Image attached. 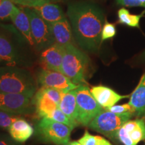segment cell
Here are the masks:
<instances>
[{
    "label": "cell",
    "mask_w": 145,
    "mask_h": 145,
    "mask_svg": "<svg viewBox=\"0 0 145 145\" xmlns=\"http://www.w3.org/2000/svg\"><path fill=\"white\" fill-rule=\"evenodd\" d=\"M64 48L57 43H54L42 50L40 56V63L42 69L61 72Z\"/></svg>",
    "instance_id": "11"
},
{
    "label": "cell",
    "mask_w": 145,
    "mask_h": 145,
    "mask_svg": "<svg viewBox=\"0 0 145 145\" xmlns=\"http://www.w3.org/2000/svg\"><path fill=\"white\" fill-rule=\"evenodd\" d=\"M78 141L81 145H112L106 138L99 136L91 135L88 130H86L83 137Z\"/></svg>",
    "instance_id": "21"
},
{
    "label": "cell",
    "mask_w": 145,
    "mask_h": 145,
    "mask_svg": "<svg viewBox=\"0 0 145 145\" xmlns=\"http://www.w3.org/2000/svg\"><path fill=\"white\" fill-rule=\"evenodd\" d=\"M28 16L30 23L34 47L39 51H42L55 43L50 25L42 18L32 8L22 7Z\"/></svg>",
    "instance_id": "6"
},
{
    "label": "cell",
    "mask_w": 145,
    "mask_h": 145,
    "mask_svg": "<svg viewBox=\"0 0 145 145\" xmlns=\"http://www.w3.org/2000/svg\"><path fill=\"white\" fill-rule=\"evenodd\" d=\"M36 91V81L28 70L18 66L0 67V92L23 94L32 99Z\"/></svg>",
    "instance_id": "2"
},
{
    "label": "cell",
    "mask_w": 145,
    "mask_h": 145,
    "mask_svg": "<svg viewBox=\"0 0 145 145\" xmlns=\"http://www.w3.org/2000/svg\"><path fill=\"white\" fill-rule=\"evenodd\" d=\"M67 145H81V144L79 141H71L69 142Z\"/></svg>",
    "instance_id": "33"
},
{
    "label": "cell",
    "mask_w": 145,
    "mask_h": 145,
    "mask_svg": "<svg viewBox=\"0 0 145 145\" xmlns=\"http://www.w3.org/2000/svg\"><path fill=\"white\" fill-rule=\"evenodd\" d=\"M142 57H144V59H145V51L144 52H143V53H142Z\"/></svg>",
    "instance_id": "35"
},
{
    "label": "cell",
    "mask_w": 145,
    "mask_h": 145,
    "mask_svg": "<svg viewBox=\"0 0 145 145\" xmlns=\"http://www.w3.org/2000/svg\"><path fill=\"white\" fill-rule=\"evenodd\" d=\"M116 34V28L115 24L105 21L101 30V42L114 38Z\"/></svg>",
    "instance_id": "26"
},
{
    "label": "cell",
    "mask_w": 145,
    "mask_h": 145,
    "mask_svg": "<svg viewBox=\"0 0 145 145\" xmlns=\"http://www.w3.org/2000/svg\"><path fill=\"white\" fill-rule=\"evenodd\" d=\"M137 124L138 120H128V122L125 123L123 127L126 129V130L128 133H130V132L133 131L135 129V128L137 126Z\"/></svg>",
    "instance_id": "32"
},
{
    "label": "cell",
    "mask_w": 145,
    "mask_h": 145,
    "mask_svg": "<svg viewBox=\"0 0 145 145\" xmlns=\"http://www.w3.org/2000/svg\"><path fill=\"white\" fill-rule=\"evenodd\" d=\"M76 99L79 124L88 126L91 122L104 110L97 102L91 93L90 89L86 85H81L77 88Z\"/></svg>",
    "instance_id": "7"
},
{
    "label": "cell",
    "mask_w": 145,
    "mask_h": 145,
    "mask_svg": "<svg viewBox=\"0 0 145 145\" xmlns=\"http://www.w3.org/2000/svg\"><path fill=\"white\" fill-rule=\"evenodd\" d=\"M90 91L97 102L105 110L115 106L120 100L128 97V95H120L115 91L104 86H93Z\"/></svg>",
    "instance_id": "12"
},
{
    "label": "cell",
    "mask_w": 145,
    "mask_h": 145,
    "mask_svg": "<svg viewBox=\"0 0 145 145\" xmlns=\"http://www.w3.org/2000/svg\"><path fill=\"white\" fill-rule=\"evenodd\" d=\"M139 3H140V7L145 8V0H138Z\"/></svg>",
    "instance_id": "34"
},
{
    "label": "cell",
    "mask_w": 145,
    "mask_h": 145,
    "mask_svg": "<svg viewBox=\"0 0 145 145\" xmlns=\"http://www.w3.org/2000/svg\"><path fill=\"white\" fill-rule=\"evenodd\" d=\"M32 8L48 24L54 23L67 18L61 6L55 3H46Z\"/></svg>",
    "instance_id": "19"
},
{
    "label": "cell",
    "mask_w": 145,
    "mask_h": 145,
    "mask_svg": "<svg viewBox=\"0 0 145 145\" xmlns=\"http://www.w3.org/2000/svg\"><path fill=\"white\" fill-rule=\"evenodd\" d=\"M49 25L56 43L63 46L74 44L75 40L69 20L67 18L54 23H50Z\"/></svg>",
    "instance_id": "14"
},
{
    "label": "cell",
    "mask_w": 145,
    "mask_h": 145,
    "mask_svg": "<svg viewBox=\"0 0 145 145\" xmlns=\"http://www.w3.org/2000/svg\"><path fill=\"white\" fill-rule=\"evenodd\" d=\"M36 134L42 140L56 145H67L72 129L67 125L42 118L36 125Z\"/></svg>",
    "instance_id": "8"
},
{
    "label": "cell",
    "mask_w": 145,
    "mask_h": 145,
    "mask_svg": "<svg viewBox=\"0 0 145 145\" xmlns=\"http://www.w3.org/2000/svg\"><path fill=\"white\" fill-rule=\"evenodd\" d=\"M32 102L36 113L40 118L46 116L59 108V106L44 93L41 88L36 91L32 98Z\"/></svg>",
    "instance_id": "16"
},
{
    "label": "cell",
    "mask_w": 145,
    "mask_h": 145,
    "mask_svg": "<svg viewBox=\"0 0 145 145\" xmlns=\"http://www.w3.org/2000/svg\"><path fill=\"white\" fill-rule=\"evenodd\" d=\"M10 20L15 26L16 30L21 34L26 42L31 46H34L29 18L22 8L15 5L10 16Z\"/></svg>",
    "instance_id": "13"
},
{
    "label": "cell",
    "mask_w": 145,
    "mask_h": 145,
    "mask_svg": "<svg viewBox=\"0 0 145 145\" xmlns=\"http://www.w3.org/2000/svg\"><path fill=\"white\" fill-rule=\"evenodd\" d=\"M67 16L77 44L86 51L95 52L101 44V30L105 23L103 11L93 3L86 1L68 5Z\"/></svg>",
    "instance_id": "1"
},
{
    "label": "cell",
    "mask_w": 145,
    "mask_h": 145,
    "mask_svg": "<svg viewBox=\"0 0 145 145\" xmlns=\"http://www.w3.org/2000/svg\"><path fill=\"white\" fill-rule=\"evenodd\" d=\"M138 120V124L135 129L130 132L129 135L134 142L138 144L140 141L145 140V119Z\"/></svg>",
    "instance_id": "24"
},
{
    "label": "cell",
    "mask_w": 145,
    "mask_h": 145,
    "mask_svg": "<svg viewBox=\"0 0 145 145\" xmlns=\"http://www.w3.org/2000/svg\"><path fill=\"white\" fill-rule=\"evenodd\" d=\"M37 80L41 87L57 89L65 93L79 86L72 83L62 72L44 69H42L38 73Z\"/></svg>",
    "instance_id": "10"
},
{
    "label": "cell",
    "mask_w": 145,
    "mask_h": 145,
    "mask_svg": "<svg viewBox=\"0 0 145 145\" xmlns=\"http://www.w3.org/2000/svg\"><path fill=\"white\" fill-rule=\"evenodd\" d=\"M0 145H18L11 137L0 133Z\"/></svg>",
    "instance_id": "31"
},
{
    "label": "cell",
    "mask_w": 145,
    "mask_h": 145,
    "mask_svg": "<svg viewBox=\"0 0 145 145\" xmlns=\"http://www.w3.org/2000/svg\"><path fill=\"white\" fill-rule=\"evenodd\" d=\"M2 1H3V0H0V4H1V2H2Z\"/></svg>",
    "instance_id": "36"
},
{
    "label": "cell",
    "mask_w": 145,
    "mask_h": 145,
    "mask_svg": "<svg viewBox=\"0 0 145 145\" xmlns=\"http://www.w3.org/2000/svg\"><path fill=\"white\" fill-rule=\"evenodd\" d=\"M24 42L27 43L21 34L12 36L0 29V63L10 66L22 65L24 54L21 44Z\"/></svg>",
    "instance_id": "5"
},
{
    "label": "cell",
    "mask_w": 145,
    "mask_h": 145,
    "mask_svg": "<svg viewBox=\"0 0 145 145\" xmlns=\"http://www.w3.org/2000/svg\"><path fill=\"white\" fill-rule=\"evenodd\" d=\"M44 118H46L52 120L56 121L57 122L67 125V126L70 127L72 130L75 129V128H76V126L72 124L69 118L59 108L56 109L55 110H54L52 113L49 114L48 115H47Z\"/></svg>",
    "instance_id": "22"
},
{
    "label": "cell",
    "mask_w": 145,
    "mask_h": 145,
    "mask_svg": "<svg viewBox=\"0 0 145 145\" xmlns=\"http://www.w3.org/2000/svg\"><path fill=\"white\" fill-rule=\"evenodd\" d=\"M10 136L18 142H26L34 133V128L25 120H17L11 125L8 130Z\"/></svg>",
    "instance_id": "18"
},
{
    "label": "cell",
    "mask_w": 145,
    "mask_h": 145,
    "mask_svg": "<svg viewBox=\"0 0 145 145\" xmlns=\"http://www.w3.org/2000/svg\"><path fill=\"white\" fill-rule=\"evenodd\" d=\"M132 116L130 113L115 114L103 110L89 124V128L102 134L112 140L116 139V134L120 128Z\"/></svg>",
    "instance_id": "4"
},
{
    "label": "cell",
    "mask_w": 145,
    "mask_h": 145,
    "mask_svg": "<svg viewBox=\"0 0 145 145\" xmlns=\"http://www.w3.org/2000/svg\"><path fill=\"white\" fill-rule=\"evenodd\" d=\"M63 48L61 72L77 86L85 85L90 65L88 56L74 44L66 45Z\"/></svg>",
    "instance_id": "3"
},
{
    "label": "cell",
    "mask_w": 145,
    "mask_h": 145,
    "mask_svg": "<svg viewBox=\"0 0 145 145\" xmlns=\"http://www.w3.org/2000/svg\"><path fill=\"white\" fill-rule=\"evenodd\" d=\"M0 110L15 115L33 113L35 110L31 98L19 93L0 92Z\"/></svg>",
    "instance_id": "9"
},
{
    "label": "cell",
    "mask_w": 145,
    "mask_h": 145,
    "mask_svg": "<svg viewBox=\"0 0 145 145\" xmlns=\"http://www.w3.org/2000/svg\"><path fill=\"white\" fill-rule=\"evenodd\" d=\"M20 118H21L20 116L0 110V129L8 130L13 122Z\"/></svg>",
    "instance_id": "23"
},
{
    "label": "cell",
    "mask_w": 145,
    "mask_h": 145,
    "mask_svg": "<svg viewBox=\"0 0 145 145\" xmlns=\"http://www.w3.org/2000/svg\"><path fill=\"white\" fill-rule=\"evenodd\" d=\"M77 88L63 94L59 105V108L69 118L76 127L79 125L78 123L77 105L76 99Z\"/></svg>",
    "instance_id": "15"
},
{
    "label": "cell",
    "mask_w": 145,
    "mask_h": 145,
    "mask_svg": "<svg viewBox=\"0 0 145 145\" xmlns=\"http://www.w3.org/2000/svg\"><path fill=\"white\" fill-rule=\"evenodd\" d=\"M144 14L145 11L142 14H138V15L131 14L127 9L122 8L118 12V22L121 24L126 25L127 26L132 27V28H139L140 20Z\"/></svg>",
    "instance_id": "20"
},
{
    "label": "cell",
    "mask_w": 145,
    "mask_h": 145,
    "mask_svg": "<svg viewBox=\"0 0 145 145\" xmlns=\"http://www.w3.org/2000/svg\"><path fill=\"white\" fill-rule=\"evenodd\" d=\"M106 110L115 114H126L130 113L132 115H135V110L129 104H125L122 105H118V106H114L111 108L107 109Z\"/></svg>",
    "instance_id": "30"
},
{
    "label": "cell",
    "mask_w": 145,
    "mask_h": 145,
    "mask_svg": "<svg viewBox=\"0 0 145 145\" xmlns=\"http://www.w3.org/2000/svg\"><path fill=\"white\" fill-rule=\"evenodd\" d=\"M116 139L121 142L124 145H137L136 142L132 140L128 132L124 127H122L119 129L116 134Z\"/></svg>",
    "instance_id": "28"
},
{
    "label": "cell",
    "mask_w": 145,
    "mask_h": 145,
    "mask_svg": "<svg viewBox=\"0 0 145 145\" xmlns=\"http://www.w3.org/2000/svg\"><path fill=\"white\" fill-rule=\"evenodd\" d=\"M43 91L46 94L47 96L50 97L52 101L57 104L58 106L59 105L61 99L62 98L63 94L65 93L63 92L62 91L57 89L52 88H45V87H41Z\"/></svg>",
    "instance_id": "27"
},
{
    "label": "cell",
    "mask_w": 145,
    "mask_h": 145,
    "mask_svg": "<svg viewBox=\"0 0 145 145\" xmlns=\"http://www.w3.org/2000/svg\"><path fill=\"white\" fill-rule=\"evenodd\" d=\"M15 6L11 0H3L0 4V20H10V16Z\"/></svg>",
    "instance_id": "25"
},
{
    "label": "cell",
    "mask_w": 145,
    "mask_h": 145,
    "mask_svg": "<svg viewBox=\"0 0 145 145\" xmlns=\"http://www.w3.org/2000/svg\"><path fill=\"white\" fill-rule=\"evenodd\" d=\"M135 110V115L145 119V73L138 86L130 95L129 103Z\"/></svg>",
    "instance_id": "17"
},
{
    "label": "cell",
    "mask_w": 145,
    "mask_h": 145,
    "mask_svg": "<svg viewBox=\"0 0 145 145\" xmlns=\"http://www.w3.org/2000/svg\"><path fill=\"white\" fill-rule=\"evenodd\" d=\"M14 4L22 5L27 8H34L46 3H49L50 0H11Z\"/></svg>",
    "instance_id": "29"
}]
</instances>
